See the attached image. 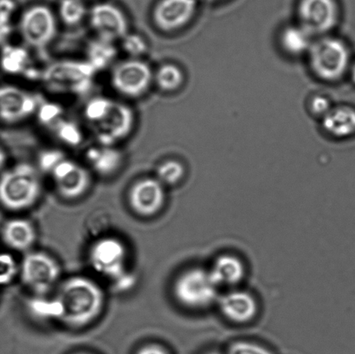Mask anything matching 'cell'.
<instances>
[{
    "instance_id": "6da1fadb",
    "label": "cell",
    "mask_w": 355,
    "mask_h": 354,
    "mask_svg": "<svg viewBox=\"0 0 355 354\" xmlns=\"http://www.w3.org/2000/svg\"><path fill=\"white\" fill-rule=\"evenodd\" d=\"M60 305L59 321L72 328H85L99 317L105 297L98 284L85 276H72L59 287L55 296Z\"/></svg>"
},
{
    "instance_id": "7a4b0ae2",
    "label": "cell",
    "mask_w": 355,
    "mask_h": 354,
    "mask_svg": "<svg viewBox=\"0 0 355 354\" xmlns=\"http://www.w3.org/2000/svg\"><path fill=\"white\" fill-rule=\"evenodd\" d=\"M85 119L103 145L126 139L133 130L135 114L130 107L107 97H96L85 107Z\"/></svg>"
},
{
    "instance_id": "3957f363",
    "label": "cell",
    "mask_w": 355,
    "mask_h": 354,
    "mask_svg": "<svg viewBox=\"0 0 355 354\" xmlns=\"http://www.w3.org/2000/svg\"><path fill=\"white\" fill-rule=\"evenodd\" d=\"M41 192L40 175L31 165H17L0 176V204L6 210L29 209L37 203Z\"/></svg>"
},
{
    "instance_id": "277c9868",
    "label": "cell",
    "mask_w": 355,
    "mask_h": 354,
    "mask_svg": "<svg viewBox=\"0 0 355 354\" xmlns=\"http://www.w3.org/2000/svg\"><path fill=\"white\" fill-rule=\"evenodd\" d=\"M127 249L120 240L105 238L93 245L89 263L96 272L113 282L117 287L128 289L133 284L127 269Z\"/></svg>"
},
{
    "instance_id": "5b68a950",
    "label": "cell",
    "mask_w": 355,
    "mask_h": 354,
    "mask_svg": "<svg viewBox=\"0 0 355 354\" xmlns=\"http://www.w3.org/2000/svg\"><path fill=\"white\" fill-rule=\"evenodd\" d=\"M308 54L313 72L323 81H337L349 69V48L338 38L323 37L313 42Z\"/></svg>"
},
{
    "instance_id": "8992f818",
    "label": "cell",
    "mask_w": 355,
    "mask_h": 354,
    "mask_svg": "<svg viewBox=\"0 0 355 354\" xmlns=\"http://www.w3.org/2000/svg\"><path fill=\"white\" fill-rule=\"evenodd\" d=\"M218 286L209 270L191 268L178 277L173 294L178 303L190 310H205L218 300Z\"/></svg>"
},
{
    "instance_id": "52a82bcc",
    "label": "cell",
    "mask_w": 355,
    "mask_h": 354,
    "mask_svg": "<svg viewBox=\"0 0 355 354\" xmlns=\"http://www.w3.org/2000/svg\"><path fill=\"white\" fill-rule=\"evenodd\" d=\"M96 72L89 62L64 60L49 65L42 80L52 91L82 94L92 87Z\"/></svg>"
},
{
    "instance_id": "ba28073f",
    "label": "cell",
    "mask_w": 355,
    "mask_h": 354,
    "mask_svg": "<svg viewBox=\"0 0 355 354\" xmlns=\"http://www.w3.org/2000/svg\"><path fill=\"white\" fill-rule=\"evenodd\" d=\"M58 263L44 252L27 253L19 265V276L28 289L38 297H44L60 277Z\"/></svg>"
},
{
    "instance_id": "9c48e42d",
    "label": "cell",
    "mask_w": 355,
    "mask_h": 354,
    "mask_svg": "<svg viewBox=\"0 0 355 354\" xmlns=\"http://www.w3.org/2000/svg\"><path fill=\"white\" fill-rule=\"evenodd\" d=\"M154 73L147 62L131 58L114 66L111 72V85L124 96L137 98L144 96L152 82Z\"/></svg>"
},
{
    "instance_id": "30bf717a",
    "label": "cell",
    "mask_w": 355,
    "mask_h": 354,
    "mask_svg": "<svg viewBox=\"0 0 355 354\" xmlns=\"http://www.w3.org/2000/svg\"><path fill=\"white\" fill-rule=\"evenodd\" d=\"M57 19L46 6L36 5L24 10L19 21L21 37L30 46L43 48L57 34Z\"/></svg>"
},
{
    "instance_id": "8fae6325",
    "label": "cell",
    "mask_w": 355,
    "mask_h": 354,
    "mask_svg": "<svg viewBox=\"0 0 355 354\" xmlns=\"http://www.w3.org/2000/svg\"><path fill=\"white\" fill-rule=\"evenodd\" d=\"M47 172L53 179L58 193L66 200L85 195L92 184L88 170L62 154Z\"/></svg>"
},
{
    "instance_id": "7c38bea8",
    "label": "cell",
    "mask_w": 355,
    "mask_h": 354,
    "mask_svg": "<svg viewBox=\"0 0 355 354\" xmlns=\"http://www.w3.org/2000/svg\"><path fill=\"white\" fill-rule=\"evenodd\" d=\"M302 27L312 36L324 35L336 26L339 10L335 0H301L298 7Z\"/></svg>"
},
{
    "instance_id": "4fadbf2b",
    "label": "cell",
    "mask_w": 355,
    "mask_h": 354,
    "mask_svg": "<svg viewBox=\"0 0 355 354\" xmlns=\"http://www.w3.org/2000/svg\"><path fill=\"white\" fill-rule=\"evenodd\" d=\"M89 24L101 39L113 42L123 39L128 33L126 16L114 3H96L89 12Z\"/></svg>"
},
{
    "instance_id": "5bb4252c",
    "label": "cell",
    "mask_w": 355,
    "mask_h": 354,
    "mask_svg": "<svg viewBox=\"0 0 355 354\" xmlns=\"http://www.w3.org/2000/svg\"><path fill=\"white\" fill-rule=\"evenodd\" d=\"M37 109V100L33 94L16 86L0 87V121L3 123H20Z\"/></svg>"
},
{
    "instance_id": "9a60e30c",
    "label": "cell",
    "mask_w": 355,
    "mask_h": 354,
    "mask_svg": "<svg viewBox=\"0 0 355 354\" xmlns=\"http://www.w3.org/2000/svg\"><path fill=\"white\" fill-rule=\"evenodd\" d=\"M165 200L164 186L156 178L139 180L128 195L132 210L142 217L155 216L162 209Z\"/></svg>"
},
{
    "instance_id": "2e32d148",
    "label": "cell",
    "mask_w": 355,
    "mask_h": 354,
    "mask_svg": "<svg viewBox=\"0 0 355 354\" xmlns=\"http://www.w3.org/2000/svg\"><path fill=\"white\" fill-rule=\"evenodd\" d=\"M196 9V0H159L153 12V19L159 30L171 33L187 26Z\"/></svg>"
},
{
    "instance_id": "e0dca14e",
    "label": "cell",
    "mask_w": 355,
    "mask_h": 354,
    "mask_svg": "<svg viewBox=\"0 0 355 354\" xmlns=\"http://www.w3.org/2000/svg\"><path fill=\"white\" fill-rule=\"evenodd\" d=\"M218 307L227 320L236 324H248L259 313L255 297L242 290H233L219 297Z\"/></svg>"
},
{
    "instance_id": "ac0fdd59",
    "label": "cell",
    "mask_w": 355,
    "mask_h": 354,
    "mask_svg": "<svg viewBox=\"0 0 355 354\" xmlns=\"http://www.w3.org/2000/svg\"><path fill=\"white\" fill-rule=\"evenodd\" d=\"M36 238L33 225L23 218H13L3 225L1 238L3 244L13 251H29L36 241Z\"/></svg>"
},
{
    "instance_id": "d6986e66",
    "label": "cell",
    "mask_w": 355,
    "mask_h": 354,
    "mask_svg": "<svg viewBox=\"0 0 355 354\" xmlns=\"http://www.w3.org/2000/svg\"><path fill=\"white\" fill-rule=\"evenodd\" d=\"M209 272L218 287L236 285L245 276V265L241 260L228 254L219 256Z\"/></svg>"
},
{
    "instance_id": "ffe728a7",
    "label": "cell",
    "mask_w": 355,
    "mask_h": 354,
    "mask_svg": "<svg viewBox=\"0 0 355 354\" xmlns=\"http://www.w3.org/2000/svg\"><path fill=\"white\" fill-rule=\"evenodd\" d=\"M90 168L99 175L107 177L114 175L123 164V154L110 145L90 148L86 154Z\"/></svg>"
},
{
    "instance_id": "44dd1931",
    "label": "cell",
    "mask_w": 355,
    "mask_h": 354,
    "mask_svg": "<svg viewBox=\"0 0 355 354\" xmlns=\"http://www.w3.org/2000/svg\"><path fill=\"white\" fill-rule=\"evenodd\" d=\"M322 127L336 138H347L355 134V109L349 107L331 109L322 117Z\"/></svg>"
},
{
    "instance_id": "7402d4cb",
    "label": "cell",
    "mask_w": 355,
    "mask_h": 354,
    "mask_svg": "<svg viewBox=\"0 0 355 354\" xmlns=\"http://www.w3.org/2000/svg\"><path fill=\"white\" fill-rule=\"evenodd\" d=\"M313 36L301 26L288 27L281 35V44L288 54L308 53L313 44Z\"/></svg>"
},
{
    "instance_id": "603a6c76",
    "label": "cell",
    "mask_w": 355,
    "mask_h": 354,
    "mask_svg": "<svg viewBox=\"0 0 355 354\" xmlns=\"http://www.w3.org/2000/svg\"><path fill=\"white\" fill-rule=\"evenodd\" d=\"M116 50L112 42L103 39L94 41L88 50V60L96 71L106 68L116 57Z\"/></svg>"
},
{
    "instance_id": "cb8c5ba5",
    "label": "cell",
    "mask_w": 355,
    "mask_h": 354,
    "mask_svg": "<svg viewBox=\"0 0 355 354\" xmlns=\"http://www.w3.org/2000/svg\"><path fill=\"white\" fill-rule=\"evenodd\" d=\"M154 81L162 91L173 92L180 88L184 82V74L178 66L172 64L162 65L154 76Z\"/></svg>"
},
{
    "instance_id": "d4e9b609",
    "label": "cell",
    "mask_w": 355,
    "mask_h": 354,
    "mask_svg": "<svg viewBox=\"0 0 355 354\" xmlns=\"http://www.w3.org/2000/svg\"><path fill=\"white\" fill-rule=\"evenodd\" d=\"M58 12L62 22L74 26L82 22L88 14V9L85 0H61Z\"/></svg>"
},
{
    "instance_id": "484cf974",
    "label": "cell",
    "mask_w": 355,
    "mask_h": 354,
    "mask_svg": "<svg viewBox=\"0 0 355 354\" xmlns=\"http://www.w3.org/2000/svg\"><path fill=\"white\" fill-rule=\"evenodd\" d=\"M184 175V168L180 162L169 159L159 165L156 171V179L163 186H175Z\"/></svg>"
},
{
    "instance_id": "4316f807",
    "label": "cell",
    "mask_w": 355,
    "mask_h": 354,
    "mask_svg": "<svg viewBox=\"0 0 355 354\" xmlns=\"http://www.w3.org/2000/svg\"><path fill=\"white\" fill-rule=\"evenodd\" d=\"M30 308L33 314L42 319H47V320L53 319V320L58 321L60 319V305L55 297L51 300L43 299L41 297H38L37 299L31 301Z\"/></svg>"
},
{
    "instance_id": "83f0119b",
    "label": "cell",
    "mask_w": 355,
    "mask_h": 354,
    "mask_svg": "<svg viewBox=\"0 0 355 354\" xmlns=\"http://www.w3.org/2000/svg\"><path fill=\"white\" fill-rule=\"evenodd\" d=\"M26 51L16 47H6L1 57L2 68L9 73H19L26 64Z\"/></svg>"
},
{
    "instance_id": "f1b7e54d",
    "label": "cell",
    "mask_w": 355,
    "mask_h": 354,
    "mask_svg": "<svg viewBox=\"0 0 355 354\" xmlns=\"http://www.w3.org/2000/svg\"><path fill=\"white\" fill-rule=\"evenodd\" d=\"M19 275V265L9 253L0 252V286L12 283Z\"/></svg>"
},
{
    "instance_id": "f546056e",
    "label": "cell",
    "mask_w": 355,
    "mask_h": 354,
    "mask_svg": "<svg viewBox=\"0 0 355 354\" xmlns=\"http://www.w3.org/2000/svg\"><path fill=\"white\" fill-rule=\"evenodd\" d=\"M121 40L123 50L135 59H138L148 51L147 42L140 35L128 33Z\"/></svg>"
},
{
    "instance_id": "4dcf8cb0",
    "label": "cell",
    "mask_w": 355,
    "mask_h": 354,
    "mask_svg": "<svg viewBox=\"0 0 355 354\" xmlns=\"http://www.w3.org/2000/svg\"><path fill=\"white\" fill-rule=\"evenodd\" d=\"M15 10L12 0H0V43L5 40L10 33V16Z\"/></svg>"
},
{
    "instance_id": "1f68e13d",
    "label": "cell",
    "mask_w": 355,
    "mask_h": 354,
    "mask_svg": "<svg viewBox=\"0 0 355 354\" xmlns=\"http://www.w3.org/2000/svg\"><path fill=\"white\" fill-rule=\"evenodd\" d=\"M228 354H273L264 346L249 342H236L230 346Z\"/></svg>"
},
{
    "instance_id": "d6a6232c",
    "label": "cell",
    "mask_w": 355,
    "mask_h": 354,
    "mask_svg": "<svg viewBox=\"0 0 355 354\" xmlns=\"http://www.w3.org/2000/svg\"><path fill=\"white\" fill-rule=\"evenodd\" d=\"M311 107L313 113L322 117L331 109V105H330L329 99L322 96H315L312 100Z\"/></svg>"
},
{
    "instance_id": "836d02e7",
    "label": "cell",
    "mask_w": 355,
    "mask_h": 354,
    "mask_svg": "<svg viewBox=\"0 0 355 354\" xmlns=\"http://www.w3.org/2000/svg\"><path fill=\"white\" fill-rule=\"evenodd\" d=\"M137 354H169L162 346L150 345L139 350Z\"/></svg>"
},
{
    "instance_id": "e575fe53",
    "label": "cell",
    "mask_w": 355,
    "mask_h": 354,
    "mask_svg": "<svg viewBox=\"0 0 355 354\" xmlns=\"http://www.w3.org/2000/svg\"><path fill=\"white\" fill-rule=\"evenodd\" d=\"M6 161L7 158L6 152H3L1 148H0V171H1V170L3 168V166H5Z\"/></svg>"
},
{
    "instance_id": "d590c367",
    "label": "cell",
    "mask_w": 355,
    "mask_h": 354,
    "mask_svg": "<svg viewBox=\"0 0 355 354\" xmlns=\"http://www.w3.org/2000/svg\"><path fill=\"white\" fill-rule=\"evenodd\" d=\"M351 75H352L353 81L355 82V64L353 66L352 69H351Z\"/></svg>"
},
{
    "instance_id": "8d00e7d4",
    "label": "cell",
    "mask_w": 355,
    "mask_h": 354,
    "mask_svg": "<svg viewBox=\"0 0 355 354\" xmlns=\"http://www.w3.org/2000/svg\"><path fill=\"white\" fill-rule=\"evenodd\" d=\"M205 354H221V353H217V352H210V353H205Z\"/></svg>"
},
{
    "instance_id": "74e56055",
    "label": "cell",
    "mask_w": 355,
    "mask_h": 354,
    "mask_svg": "<svg viewBox=\"0 0 355 354\" xmlns=\"http://www.w3.org/2000/svg\"><path fill=\"white\" fill-rule=\"evenodd\" d=\"M208 1H216V0H208Z\"/></svg>"
},
{
    "instance_id": "f35d334b",
    "label": "cell",
    "mask_w": 355,
    "mask_h": 354,
    "mask_svg": "<svg viewBox=\"0 0 355 354\" xmlns=\"http://www.w3.org/2000/svg\"><path fill=\"white\" fill-rule=\"evenodd\" d=\"M78 354H88V353H78Z\"/></svg>"
}]
</instances>
